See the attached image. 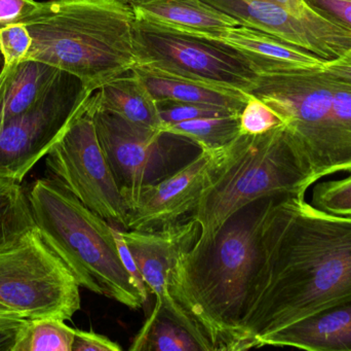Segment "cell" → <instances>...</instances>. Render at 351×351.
Here are the masks:
<instances>
[{
  "instance_id": "cell-31",
  "label": "cell",
  "mask_w": 351,
  "mask_h": 351,
  "mask_svg": "<svg viewBox=\"0 0 351 351\" xmlns=\"http://www.w3.org/2000/svg\"><path fill=\"white\" fill-rule=\"evenodd\" d=\"M117 342L93 331L75 330L72 351H121Z\"/></svg>"
},
{
  "instance_id": "cell-11",
  "label": "cell",
  "mask_w": 351,
  "mask_h": 351,
  "mask_svg": "<svg viewBox=\"0 0 351 351\" xmlns=\"http://www.w3.org/2000/svg\"><path fill=\"white\" fill-rule=\"evenodd\" d=\"M241 26L251 27L319 56L326 61L351 52V31L321 14L302 16L270 0H204Z\"/></svg>"
},
{
  "instance_id": "cell-10",
  "label": "cell",
  "mask_w": 351,
  "mask_h": 351,
  "mask_svg": "<svg viewBox=\"0 0 351 351\" xmlns=\"http://www.w3.org/2000/svg\"><path fill=\"white\" fill-rule=\"evenodd\" d=\"M92 94L80 78L61 70L33 106L0 123V177L22 183Z\"/></svg>"
},
{
  "instance_id": "cell-9",
  "label": "cell",
  "mask_w": 351,
  "mask_h": 351,
  "mask_svg": "<svg viewBox=\"0 0 351 351\" xmlns=\"http://www.w3.org/2000/svg\"><path fill=\"white\" fill-rule=\"evenodd\" d=\"M45 165L53 179L84 205L125 230L130 210L99 142L92 95L51 146Z\"/></svg>"
},
{
  "instance_id": "cell-20",
  "label": "cell",
  "mask_w": 351,
  "mask_h": 351,
  "mask_svg": "<svg viewBox=\"0 0 351 351\" xmlns=\"http://www.w3.org/2000/svg\"><path fill=\"white\" fill-rule=\"evenodd\" d=\"M5 69L8 73L0 92V123L28 111L61 72L49 64L33 59H25Z\"/></svg>"
},
{
  "instance_id": "cell-7",
  "label": "cell",
  "mask_w": 351,
  "mask_h": 351,
  "mask_svg": "<svg viewBox=\"0 0 351 351\" xmlns=\"http://www.w3.org/2000/svg\"><path fill=\"white\" fill-rule=\"evenodd\" d=\"M80 288L35 226L0 249V321H69L80 309Z\"/></svg>"
},
{
  "instance_id": "cell-35",
  "label": "cell",
  "mask_w": 351,
  "mask_h": 351,
  "mask_svg": "<svg viewBox=\"0 0 351 351\" xmlns=\"http://www.w3.org/2000/svg\"><path fill=\"white\" fill-rule=\"evenodd\" d=\"M270 1L276 2L299 16H315L319 14L313 8H309L304 0H270Z\"/></svg>"
},
{
  "instance_id": "cell-22",
  "label": "cell",
  "mask_w": 351,
  "mask_h": 351,
  "mask_svg": "<svg viewBox=\"0 0 351 351\" xmlns=\"http://www.w3.org/2000/svg\"><path fill=\"white\" fill-rule=\"evenodd\" d=\"M164 132L194 144L200 150H222L241 134L239 115L190 120L169 126Z\"/></svg>"
},
{
  "instance_id": "cell-15",
  "label": "cell",
  "mask_w": 351,
  "mask_h": 351,
  "mask_svg": "<svg viewBox=\"0 0 351 351\" xmlns=\"http://www.w3.org/2000/svg\"><path fill=\"white\" fill-rule=\"evenodd\" d=\"M241 54L259 73L324 69L326 60L278 37L247 26L227 29L217 39Z\"/></svg>"
},
{
  "instance_id": "cell-3",
  "label": "cell",
  "mask_w": 351,
  "mask_h": 351,
  "mask_svg": "<svg viewBox=\"0 0 351 351\" xmlns=\"http://www.w3.org/2000/svg\"><path fill=\"white\" fill-rule=\"evenodd\" d=\"M135 19L125 0H47L18 23L32 38L27 59L76 76L94 93L137 65Z\"/></svg>"
},
{
  "instance_id": "cell-25",
  "label": "cell",
  "mask_w": 351,
  "mask_h": 351,
  "mask_svg": "<svg viewBox=\"0 0 351 351\" xmlns=\"http://www.w3.org/2000/svg\"><path fill=\"white\" fill-rule=\"evenodd\" d=\"M311 204L326 214L351 218V174L339 181L317 183Z\"/></svg>"
},
{
  "instance_id": "cell-17",
  "label": "cell",
  "mask_w": 351,
  "mask_h": 351,
  "mask_svg": "<svg viewBox=\"0 0 351 351\" xmlns=\"http://www.w3.org/2000/svg\"><path fill=\"white\" fill-rule=\"evenodd\" d=\"M295 348L308 351H351V302L300 319L260 342V348Z\"/></svg>"
},
{
  "instance_id": "cell-2",
  "label": "cell",
  "mask_w": 351,
  "mask_h": 351,
  "mask_svg": "<svg viewBox=\"0 0 351 351\" xmlns=\"http://www.w3.org/2000/svg\"><path fill=\"white\" fill-rule=\"evenodd\" d=\"M278 197L243 206L212 238L195 241L176 260L171 295L213 351L243 350V317Z\"/></svg>"
},
{
  "instance_id": "cell-16",
  "label": "cell",
  "mask_w": 351,
  "mask_h": 351,
  "mask_svg": "<svg viewBox=\"0 0 351 351\" xmlns=\"http://www.w3.org/2000/svg\"><path fill=\"white\" fill-rule=\"evenodd\" d=\"M136 18L202 38L217 41L239 26L228 14L204 0H125Z\"/></svg>"
},
{
  "instance_id": "cell-36",
  "label": "cell",
  "mask_w": 351,
  "mask_h": 351,
  "mask_svg": "<svg viewBox=\"0 0 351 351\" xmlns=\"http://www.w3.org/2000/svg\"><path fill=\"white\" fill-rule=\"evenodd\" d=\"M6 73H8V71H6L5 68L3 67V60H2L1 63H0V92H1L4 80H5Z\"/></svg>"
},
{
  "instance_id": "cell-34",
  "label": "cell",
  "mask_w": 351,
  "mask_h": 351,
  "mask_svg": "<svg viewBox=\"0 0 351 351\" xmlns=\"http://www.w3.org/2000/svg\"><path fill=\"white\" fill-rule=\"evenodd\" d=\"M324 72L335 80L351 84V56H344L339 59L326 61Z\"/></svg>"
},
{
  "instance_id": "cell-1",
  "label": "cell",
  "mask_w": 351,
  "mask_h": 351,
  "mask_svg": "<svg viewBox=\"0 0 351 351\" xmlns=\"http://www.w3.org/2000/svg\"><path fill=\"white\" fill-rule=\"evenodd\" d=\"M351 302V218L305 195L278 197L243 321V350L313 313Z\"/></svg>"
},
{
  "instance_id": "cell-27",
  "label": "cell",
  "mask_w": 351,
  "mask_h": 351,
  "mask_svg": "<svg viewBox=\"0 0 351 351\" xmlns=\"http://www.w3.org/2000/svg\"><path fill=\"white\" fill-rule=\"evenodd\" d=\"M156 103H158V113L162 120L164 131L169 126L181 123V122L190 121V120L239 115V113L229 109L210 106V105L178 102V101H156Z\"/></svg>"
},
{
  "instance_id": "cell-21",
  "label": "cell",
  "mask_w": 351,
  "mask_h": 351,
  "mask_svg": "<svg viewBox=\"0 0 351 351\" xmlns=\"http://www.w3.org/2000/svg\"><path fill=\"white\" fill-rule=\"evenodd\" d=\"M130 350L206 351L204 344L187 327L158 306L152 309Z\"/></svg>"
},
{
  "instance_id": "cell-28",
  "label": "cell",
  "mask_w": 351,
  "mask_h": 351,
  "mask_svg": "<svg viewBox=\"0 0 351 351\" xmlns=\"http://www.w3.org/2000/svg\"><path fill=\"white\" fill-rule=\"evenodd\" d=\"M32 45L28 29L22 23H14L0 28V56L4 68H12L27 59Z\"/></svg>"
},
{
  "instance_id": "cell-19",
  "label": "cell",
  "mask_w": 351,
  "mask_h": 351,
  "mask_svg": "<svg viewBox=\"0 0 351 351\" xmlns=\"http://www.w3.org/2000/svg\"><path fill=\"white\" fill-rule=\"evenodd\" d=\"M94 106L133 125L164 132L158 103L133 69L103 84L92 95Z\"/></svg>"
},
{
  "instance_id": "cell-33",
  "label": "cell",
  "mask_w": 351,
  "mask_h": 351,
  "mask_svg": "<svg viewBox=\"0 0 351 351\" xmlns=\"http://www.w3.org/2000/svg\"><path fill=\"white\" fill-rule=\"evenodd\" d=\"M26 321L4 319L0 321V351H12L20 334L21 328Z\"/></svg>"
},
{
  "instance_id": "cell-30",
  "label": "cell",
  "mask_w": 351,
  "mask_h": 351,
  "mask_svg": "<svg viewBox=\"0 0 351 351\" xmlns=\"http://www.w3.org/2000/svg\"><path fill=\"white\" fill-rule=\"evenodd\" d=\"M111 227H112L113 236H114L115 242H117V249H119L121 262H123L128 273L131 276L132 282L135 284L144 300L147 301L148 296H149V290L146 286L145 280H144L143 275H142L141 271L138 267L137 262H136L133 253L128 247L123 230L119 229V227L113 226V225H111Z\"/></svg>"
},
{
  "instance_id": "cell-24",
  "label": "cell",
  "mask_w": 351,
  "mask_h": 351,
  "mask_svg": "<svg viewBox=\"0 0 351 351\" xmlns=\"http://www.w3.org/2000/svg\"><path fill=\"white\" fill-rule=\"evenodd\" d=\"M75 329L56 317H39L23 324L12 351H72Z\"/></svg>"
},
{
  "instance_id": "cell-5",
  "label": "cell",
  "mask_w": 351,
  "mask_h": 351,
  "mask_svg": "<svg viewBox=\"0 0 351 351\" xmlns=\"http://www.w3.org/2000/svg\"><path fill=\"white\" fill-rule=\"evenodd\" d=\"M315 175L286 125L259 135L239 134L225 148L189 218L198 242L212 238L229 216L263 198L305 195Z\"/></svg>"
},
{
  "instance_id": "cell-37",
  "label": "cell",
  "mask_w": 351,
  "mask_h": 351,
  "mask_svg": "<svg viewBox=\"0 0 351 351\" xmlns=\"http://www.w3.org/2000/svg\"><path fill=\"white\" fill-rule=\"evenodd\" d=\"M348 56H351V52H350V54H348Z\"/></svg>"
},
{
  "instance_id": "cell-32",
  "label": "cell",
  "mask_w": 351,
  "mask_h": 351,
  "mask_svg": "<svg viewBox=\"0 0 351 351\" xmlns=\"http://www.w3.org/2000/svg\"><path fill=\"white\" fill-rule=\"evenodd\" d=\"M38 2L35 0H0V28L18 23L34 10Z\"/></svg>"
},
{
  "instance_id": "cell-29",
  "label": "cell",
  "mask_w": 351,
  "mask_h": 351,
  "mask_svg": "<svg viewBox=\"0 0 351 351\" xmlns=\"http://www.w3.org/2000/svg\"><path fill=\"white\" fill-rule=\"evenodd\" d=\"M309 8L334 24L351 31V0H304Z\"/></svg>"
},
{
  "instance_id": "cell-18",
  "label": "cell",
  "mask_w": 351,
  "mask_h": 351,
  "mask_svg": "<svg viewBox=\"0 0 351 351\" xmlns=\"http://www.w3.org/2000/svg\"><path fill=\"white\" fill-rule=\"evenodd\" d=\"M133 71L156 101H178L222 107L241 115L251 94L243 91L213 86L165 73L146 66L136 65Z\"/></svg>"
},
{
  "instance_id": "cell-13",
  "label": "cell",
  "mask_w": 351,
  "mask_h": 351,
  "mask_svg": "<svg viewBox=\"0 0 351 351\" xmlns=\"http://www.w3.org/2000/svg\"><path fill=\"white\" fill-rule=\"evenodd\" d=\"M92 104L101 148L131 212L147 185L148 171L166 133L133 125L119 115L96 109L93 100Z\"/></svg>"
},
{
  "instance_id": "cell-23",
  "label": "cell",
  "mask_w": 351,
  "mask_h": 351,
  "mask_svg": "<svg viewBox=\"0 0 351 351\" xmlns=\"http://www.w3.org/2000/svg\"><path fill=\"white\" fill-rule=\"evenodd\" d=\"M34 226L24 188L0 177V249Z\"/></svg>"
},
{
  "instance_id": "cell-6",
  "label": "cell",
  "mask_w": 351,
  "mask_h": 351,
  "mask_svg": "<svg viewBox=\"0 0 351 351\" xmlns=\"http://www.w3.org/2000/svg\"><path fill=\"white\" fill-rule=\"evenodd\" d=\"M250 94L267 103L311 167L315 181L346 172L351 142V84L323 69L259 73Z\"/></svg>"
},
{
  "instance_id": "cell-8",
  "label": "cell",
  "mask_w": 351,
  "mask_h": 351,
  "mask_svg": "<svg viewBox=\"0 0 351 351\" xmlns=\"http://www.w3.org/2000/svg\"><path fill=\"white\" fill-rule=\"evenodd\" d=\"M136 18V16H135ZM137 65L250 93L258 73L232 47L142 19L134 23Z\"/></svg>"
},
{
  "instance_id": "cell-4",
  "label": "cell",
  "mask_w": 351,
  "mask_h": 351,
  "mask_svg": "<svg viewBox=\"0 0 351 351\" xmlns=\"http://www.w3.org/2000/svg\"><path fill=\"white\" fill-rule=\"evenodd\" d=\"M27 197L35 227L80 288L133 310L145 304L121 262L110 223L53 179L35 181Z\"/></svg>"
},
{
  "instance_id": "cell-14",
  "label": "cell",
  "mask_w": 351,
  "mask_h": 351,
  "mask_svg": "<svg viewBox=\"0 0 351 351\" xmlns=\"http://www.w3.org/2000/svg\"><path fill=\"white\" fill-rule=\"evenodd\" d=\"M224 150H200L173 174L145 185L137 205L129 212L125 230H160L191 214Z\"/></svg>"
},
{
  "instance_id": "cell-12",
  "label": "cell",
  "mask_w": 351,
  "mask_h": 351,
  "mask_svg": "<svg viewBox=\"0 0 351 351\" xmlns=\"http://www.w3.org/2000/svg\"><path fill=\"white\" fill-rule=\"evenodd\" d=\"M123 232L149 293L156 297L154 306L165 309L187 327L204 344L206 351H213L208 340L200 335L170 292V276L178 256L191 247L199 236L197 223L188 218V220H180L160 230Z\"/></svg>"
},
{
  "instance_id": "cell-26",
  "label": "cell",
  "mask_w": 351,
  "mask_h": 351,
  "mask_svg": "<svg viewBox=\"0 0 351 351\" xmlns=\"http://www.w3.org/2000/svg\"><path fill=\"white\" fill-rule=\"evenodd\" d=\"M282 117L258 97L251 94L239 115L241 133L259 135L285 126Z\"/></svg>"
}]
</instances>
